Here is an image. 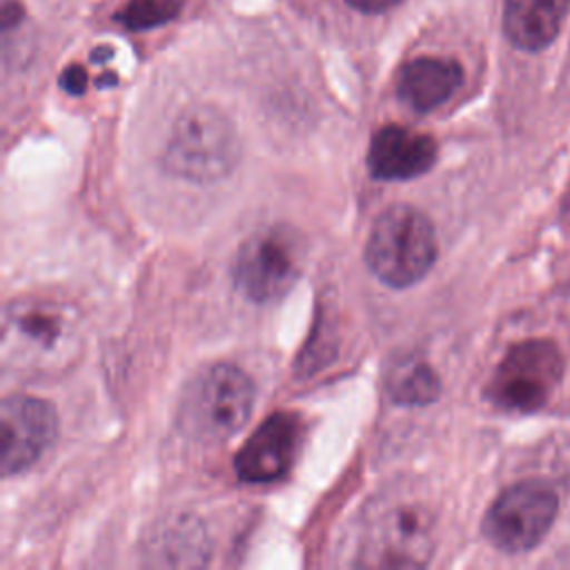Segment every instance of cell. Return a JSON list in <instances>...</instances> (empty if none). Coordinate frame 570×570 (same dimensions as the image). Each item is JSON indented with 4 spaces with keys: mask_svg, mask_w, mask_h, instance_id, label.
<instances>
[{
    "mask_svg": "<svg viewBox=\"0 0 570 570\" xmlns=\"http://www.w3.org/2000/svg\"><path fill=\"white\" fill-rule=\"evenodd\" d=\"M183 4L185 0H125L116 13V20L131 31L154 29L174 20Z\"/></svg>",
    "mask_w": 570,
    "mask_h": 570,
    "instance_id": "obj_15",
    "label": "cell"
},
{
    "mask_svg": "<svg viewBox=\"0 0 570 570\" xmlns=\"http://www.w3.org/2000/svg\"><path fill=\"white\" fill-rule=\"evenodd\" d=\"M463 82V69L452 58L419 56L403 65L396 78L399 98L414 111L441 107Z\"/></svg>",
    "mask_w": 570,
    "mask_h": 570,
    "instance_id": "obj_12",
    "label": "cell"
},
{
    "mask_svg": "<svg viewBox=\"0 0 570 570\" xmlns=\"http://www.w3.org/2000/svg\"><path fill=\"white\" fill-rule=\"evenodd\" d=\"M58 439L51 403L29 394H9L0 405V470L13 476L29 470Z\"/></svg>",
    "mask_w": 570,
    "mask_h": 570,
    "instance_id": "obj_9",
    "label": "cell"
},
{
    "mask_svg": "<svg viewBox=\"0 0 570 570\" xmlns=\"http://www.w3.org/2000/svg\"><path fill=\"white\" fill-rule=\"evenodd\" d=\"M301 274V252L294 236L272 227L249 236L234 261L232 278L236 289L252 303L283 298Z\"/></svg>",
    "mask_w": 570,
    "mask_h": 570,
    "instance_id": "obj_8",
    "label": "cell"
},
{
    "mask_svg": "<svg viewBox=\"0 0 570 570\" xmlns=\"http://www.w3.org/2000/svg\"><path fill=\"white\" fill-rule=\"evenodd\" d=\"M561 379V347L550 338H525L514 343L497 365L488 399L508 412H534L552 399Z\"/></svg>",
    "mask_w": 570,
    "mask_h": 570,
    "instance_id": "obj_5",
    "label": "cell"
},
{
    "mask_svg": "<svg viewBox=\"0 0 570 570\" xmlns=\"http://www.w3.org/2000/svg\"><path fill=\"white\" fill-rule=\"evenodd\" d=\"M436 140L430 134L403 127H381L367 149V169L376 180H410L436 163Z\"/></svg>",
    "mask_w": 570,
    "mask_h": 570,
    "instance_id": "obj_11",
    "label": "cell"
},
{
    "mask_svg": "<svg viewBox=\"0 0 570 570\" xmlns=\"http://www.w3.org/2000/svg\"><path fill=\"white\" fill-rule=\"evenodd\" d=\"M352 9L363 11V13H383L396 7L401 0H345Z\"/></svg>",
    "mask_w": 570,
    "mask_h": 570,
    "instance_id": "obj_17",
    "label": "cell"
},
{
    "mask_svg": "<svg viewBox=\"0 0 570 570\" xmlns=\"http://www.w3.org/2000/svg\"><path fill=\"white\" fill-rule=\"evenodd\" d=\"M303 443V421L296 412H274L243 443L234 470L245 483H269L289 472Z\"/></svg>",
    "mask_w": 570,
    "mask_h": 570,
    "instance_id": "obj_10",
    "label": "cell"
},
{
    "mask_svg": "<svg viewBox=\"0 0 570 570\" xmlns=\"http://www.w3.org/2000/svg\"><path fill=\"white\" fill-rule=\"evenodd\" d=\"M439 254L432 220L416 207L399 203L379 214L367 243V269L387 287L419 283Z\"/></svg>",
    "mask_w": 570,
    "mask_h": 570,
    "instance_id": "obj_3",
    "label": "cell"
},
{
    "mask_svg": "<svg viewBox=\"0 0 570 570\" xmlns=\"http://www.w3.org/2000/svg\"><path fill=\"white\" fill-rule=\"evenodd\" d=\"M387 392L401 405H428L439 399L441 381L419 356H405L387 374Z\"/></svg>",
    "mask_w": 570,
    "mask_h": 570,
    "instance_id": "obj_14",
    "label": "cell"
},
{
    "mask_svg": "<svg viewBox=\"0 0 570 570\" xmlns=\"http://www.w3.org/2000/svg\"><path fill=\"white\" fill-rule=\"evenodd\" d=\"M434 548V517L414 488H390L363 514L358 563L425 566Z\"/></svg>",
    "mask_w": 570,
    "mask_h": 570,
    "instance_id": "obj_1",
    "label": "cell"
},
{
    "mask_svg": "<svg viewBox=\"0 0 570 570\" xmlns=\"http://www.w3.org/2000/svg\"><path fill=\"white\" fill-rule=\"evenodd\" d=\"M240 156L229 118L212 105L187 107L174 122L163 163L167 171L191 183L225 178Z\"/></svg>",
    "mask_w": 570,
    "mask_h": 570,
    "instance_id": "obj_4",
    "label": "cell"
},
{
    "mask_svg": "<svg viewBox=\"0 0 570 570\" xmlns=\"http://www.w3.org/2000/svg\"><path fill=\"white\" fill-rule=\"evenodd\" d=\"M71 312L49 301H13L4 309L2 345L7 363L16 367H47L49 361L67 358L73 345Z\"/></svg>",
    "mask_w": 570,
    "mask_h": 570,
    "instance_id": "obj_7",
    "label": "cell"
},
{
    "mask_svg": "<svg viewBox=\"0 0 570 570\" xmlns=\"http://www.w3.org/2000/svg\"><path fill=\"white\" fill-rule=\"evenodd\" d=\"M570 0H505L503 31L523 51L546 49L561 31Z\"/></svg>",
    "mask_w": 570,
    "mask_h": 570,
    "instance_id": "obj_13",
    "label": "cell"
},
{
    "mask_svg": "<svg viewBox=\"0 0 570 570\" xmlns=\"http://www.w3.org/2000/svg\"><path fill=\"white\" fill-rule=\"evenodd\" d=\"M254 383L234 363H212L196 372L178 401V430L198 443L234 436L254 407Z\"/></svg>",
    "mask_w": 570,
    "mask_h": 570,
    "instance_id": "obj_2",
    "label": "cell"
},
{
    "mask_svg": "<svg viewBox=\"0 0 570 570\" xmlns=\"http://www.w3.org/2000/svg\"><path fill=\"white\" fill-rule=\"evenodd\" d=\"M559 514V494L541 479L508 485L488 508L481 530L501 552L521 554L537 548Z\"/></svg>",
    "mask_w": 570,
    "mask_h": 570,
    "instance_id": "obj_6",
    "label": "cell"
},
{
    "mask_svg": "<svg viewBox=\"0 0 570 570\" xmlns=\"http://www.w3.org/2000/svg\"><path fill=\"white\" fill-rule=\"evenodd\" d=\"M60 87L71 94V96H80L87 89V71L80 65H69L62 73H60Z\"/></svg>",
    "mask_w": 570,
    "mask_h": 570,
    "instance_id": "obj_16",
    "label": "cell"
}]
</instances>
